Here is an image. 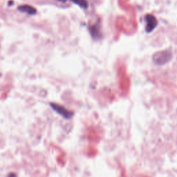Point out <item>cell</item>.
<instances>
[{
	"mask_svg": "<svg viewBox=\"0 0 177 177\" xmlns=\"http://www.w3.org/2000/svg\"><path fill=\"white\" fill-rule=\"evenodd\" d=\"M50 105L54 111H56L57 114L62 115L64 118L69 119L73 115V113L72 111L67 110L65 107H64L62 105L56 103H51Z\"/></svg>",
	"mask_w": 177,
	"mask_h": 177,
	"instance_id": "obj_2",
	"label": "cell"
},
{
	"mask_svg": "<svg viewBox=\"0 0 177 177\" xmlns=\"http://www.w3.org/2000/svg\"><path fill=\"white\" fill-rule=\"evenodd\" d=\"M18 10L19 11L26 13L29 15H35L36 13V10L35 8L32 7L29 5H22L19 6Z\"/></svg>",
	"mask_w": 177,
	"mask_h": 177,
	"instance_id": "obj_4",
	"label": "cell"
},
{
	"mask_svg": "<svg viewBox=\"0 0 177 177\" xmlns=\"http://www.w3.org/2000/svg\"><path fill=\"white\" fill-rule=\"evenodd\" d=\"M71 1L83 8H87L88 7V2L87 0H71Z\"/></svg>",
	"mask_w": 177,
	"mask_h": 177,
	"instance_id": "obj_6",
	"label": "cell"
},
{
	"mask_svg": "<svg viewBox=\"0 0 177 177\" xmlns=\"http://www.w3.org/2000/svg\"><path fill=\"white\" fill-rule=\"evenodd\" d=\"M145 21L147 22V26H146L145 29L148 33L152 32L157 26V20H156L154 15H147L145 16Z\"/></svg>",
	"mask_w": 177,
	"mask_h": 177,
	"instance_id": "obj_3",
	"label": "cell"
},
{
	"mask_svg": "<svg viewBox=\"0 0 177 177\" xmlns=\"http://www.w3.org/2000/svg\"><path fill=\"white\" fill-rule=\"evenodd\" d=\"M58 1H60V2H66V0H58Z\"/></svg>",
	"mask_w": 177,
	"mask_h": 177,
	"instance_id": "obj_8",
	"label": "cell"
},
{
	"mask_svg": "<svg viewBox=\"0 0 177 177\" xmlns=\"http://www.w3.org/2000/svg\"><path fill=\"white\" fill-rule=\"evenodd\" d=\"M172 58V53L169 51H162L156 53L153 56L154 62L158 65H163L168 62Z\"/></svg>",
	"mask_w": 177,
	"mask_h": 177,
	"instance_id": "obj_1",
	"label": "cell"
},
{
	"mask_svg": "<svg viewBox=\"0 0 177 177\" xmlns=\"http://www.w3.org/2000/svg\"><path fill=\"white\" fill-rule=\"evenodd\" d=\"M90 32L91 35L93 36L94 38H98V37H100V30L98 29V26L96 24L95 26H92L90 28Z\"/></svg>",
	"mask_w": 177,
	"mask_h": 177,
	"instance_id": "obj_5",
	"label": "cell"
},
{
	"mask_svg": "<svg viewBox=\"0 0 177 177\" xmlns=\"http://www.w3.org/2000/svg\"><path fill=\"white\" fill-rule=\"evenodd\" d=\"M8 177H17V176L15 173H11V174H9Z\"/></svg>",
	"mask_w": 177,
	"mask_h": 177,
	"instance_id": "obj_7",
	"label": "cell"
}]
</instances>
